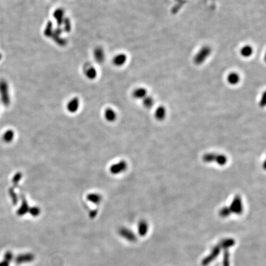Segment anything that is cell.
Segmentation results:
<instances>
[{"label":"cell","instance_id":"obj_10","mask_svg":"<svg viewBox=\"0 0 266 266\" xmlns=\"http://www.w3.org/2000/svg\"><path fill=\"white\" fill-rule=\"evenodd\" d=\"M120 234L123 237L127 240H129L131 242H134L136 240V237L135 234L132 232V231H131L129 229L124 227L121 228L120 230Z\"/></svg>","mask_w":266,"mask_h":266},{"label":"cell","instance_id":"obj_23","mask_svg":"<svg viewBox=\"0 0 266 266\" xmlns=\"http://www.w3.org/2000/svg\"><path fill=\"white\" fill-rule=\"evenodd\" d=\"M32 259V256L30 254L20 255L16 258V262L19 264L28 262Z\"/></svg>","mask_w":266,"mask_h":266},{"label":"cell","instance_id":"obj_9","mask_svg":"<svg viewBox=\"0 0 266 266\" xmlns=\"http://www.w3.org/2000/svg\"><path fill=\"white\" fill-rule=\"evenodd\" d=\"M132 97L135 99H143L147 96V91L144 87H138L133 91Z\"/></svg>","mask_w":266,"mask_h":266},{"label":"cell","instance_id":"obj_18","mask_svg":"<svg viewBox=\"0 0 266 266\" xmlns=\"http://www.w3.org/2000/svg\"><path fill=\"white\" fill-rule=\"evenodd\" d=\"M14 138V132L13 130L9 129L6 131L3 136V140L6 143H9L12 142Z\"/></svg>","mask_w":266,"mask_h":266},{"label":"cell","instance_id":"obj_28","mask_svg":"<svg viewBox=\"0 0 266 266\" xmlns=\"http://www.w3.org/2000/svg\"><path fill=\"white\" fill-rule=\"evenodd\" d=\"M13 257V255L12 253L10 252V251H8V252H6V253H5V257H4L5 260H6V261H8V262H9L12 260Z\"/></svg>","mask_w":266,"mask_h":266},{"label":"cell","instance_id":"obj_4","mask_svg":"<svg viewBox=\"0 0 266 266\" xmlns=\"http://www.w3.org/2000/svg\"><path fill=\"white\" fill-rule=\"evenodd\" d=\"M0 96H1V100L3 105L8 106L11 102L9 94V87L8 83L4 79L0 81Z\"/></svg>","mask_w":266,"mask_h":266},{"label":"cell","instance_id":"obj_13","mask_svg":"<svg viewBox=\"0 0 266 266\" xmlns=\"http://www.w3.org/2000/svg\"><path fill=\"white\" fill-rule=\"evenodd\" d=\"M138 232L141 236H145L149 230V224L145 220H141L138 224Z\"/></svg>","mask_w":266,"mask_h":266},{"label":"cell","instance_id":"obj_25","mask_svg":"<svg viewBox=\"0 0 266 266\" xmlns=\"http://www.w3.org/2000/svg\"><path fill=\"white\" fill-rule=\"evenodd\" d=\"M223 266H230V262H229V252H228V249H225L224 253Z\"/></svg>","mask_w":266,"mask_h":266},{"label":"cell","instance_id":"obj_1","mask_svg":"<svg viewBox=\"0 0 266 266\" xmlns=\"http://www.w3.org/2000/svg\"><path fill=\"white\" fill-rule=\"evenodd\" d=\"M202 160L206 163L214 162L220 166H225L228 162L227 157L223 153H206L202 157Z\"/></svg>","mask_w":266,"mask_h":266},{"label":"cell","instance_id":"obj_2","mask_svg":"<svg viewBox=\"0 0 266 266\" xmlns=\"http://www.w3.org/2000/svg\"><path fill=\"white\" fill-rule=\"evenodd\" d=\"M212 52L211 48L209 46H203L194 57V62L196 65H201L209 57Z\"/></svg>","mask_w":266,"mask_h":266},{"label":"cell","instance_id":"obj_30","mask_svg":"<svg viewBox=\"0 0 266 266\" xmlns=\"http://www.w3.org/2000/svg\"><path fill=\"white\" fill-rule=\"evenodd\" d=\"M259 105L260 107H264L265 105V93H264L262 96L260 100Z\"/></svg>","mask_w":266,"mask_h":266},{"label":"cell","instance_id":"obj_32","mask_svg":"<svg viewBox=\"0 0 266 266\" xmlns=\"http://www.w3.org/2000/svg\"><path fill=\"white\" fill-rule=\"evenodd\" d=\"M9 262L4 260L2 262H0V266H9Z\"/></svg>","mask_w":266,"mask_h":266},{"label":"cell","instance_id":"obj_17","mask_svg":"<svg viewBox=\"0 0 266 266\" xmlns=\"http://www.w3.org/2000/svg\"><path fill=\"white\" fill-rule=\"evenodd\" d=\"M94 58L98 62H102L105 59V54L104 50L101 48H98L94 50Z\"/></svg>","mask_w":266,"mask_h":266},{"label":"cell","instance_id":"obj_7","mask_svg":"<svg viewBox=\"0 0 266 266\" xmlns=\"http://www.w3.org/2000/svg\"><path fill=\"white\" fill-rule=\"evenodd\" d=\"M154 116H155V118L157 120H158L159 121H163L166 116V108L163 105L158 106L155 111Z\"/></svg>","mask_w":266,"mask_h":266},{"label":"cell","instance_id":"obj_26","mask_svg":"<svg viewBox=\"0 0 266 266\" xmlns=\"http://www.w3.org/2000/svg\"><path fill=\"white\" fill-rule=\"evenodd\" d=\"M63 15H64V11L62 9H58L54 14V17H55V18L57 21H59L60 23H62V18L63 17Z\"/></svg>","mask_w":266,"mask_h":266},{"label":"cell","instance_id":"obj_11","mask_svg":"<svg viewBox=\"0 0 266 266\" xmlns=\"http://www.w3.org/2000/svg\"><path fill=\"white\" fill-rule=\"evenodd\" d=\"M227 81L231 85H237L240 81V76L237 72H231L227 76Z\"/></svg>","mask_w":266,"mask_h":266},{"label":"cell","instance_id":"obj_16","mask_svg":"<svg viewBox=\"0 0 266 266\" xmlns=\"http://www.w3.org/2000/svg\"><path fill=\"white\" fill-rule=\"evenodd\" d=\"M235 244V241L233 238H226L222 241H220L219 245L221 248H224V249H228L229 248L232 247Z\"/></svg>","mask_w":266,"mask_h":266},{"label":"cell","instance_id":"obj_8","mask_svg":"<svg viewBox=\"0 0 266 266\" xmlns=\"http://www.w3.org/2000/svg\"><path fill=\"white\" fill-rule=\"evenodd\" d=\"M79 107V101L77 98L72 99L67 104V109L70 113L76 112Z\"/></svg>","mask_w":266,"mask_h":266},{"label":"cell","instance_id":"obj_31","mask_svg":"<svg viewBox=\"0 0 266 266\" xmlns=\"http://www.w3.org/2000/svg\"><path fill=\"white\" fill-rule=\"evenodd\" d=\"M30 213L33 215V216H36L37 214H39V209L37 208H31L30 209Z\"/></svg>","mask_w":266,"mask_h":266},{"label":"cell","instance_id":"obj_3","mask_svg":"<svg viewBox=\"0 0 266 266\" xmlns=\"http://www.w3.org/2000/svg\"><path fill=\"white\" fill-rule=\"evenodd\" d=\"M229 207L232 214L236 215L242 214L244 208L243 200L241 196L239 195H235Z\"/></svg>","mask_w":266,"mask_h":266},{"label":"cell","instance_id":"obj_19","mask_svg":"<svg viewBox=\"0 0 266 266\" xmlns=\"http://www.w3.org/2000/svg\"><path fill=\"white\" fill-rule=\"evenodd\" d=\"M86 77L90 79H94L97 76V71L93 67H89L85 72Z\"/></svg>","mask_w":266,"mask_h":266},{"label":"cell","instance_id":"obj_6","mask_svg":"<svg viewBox=\"0 0 266 266\" xmlns=\"http://www.w3.org/2000/svg\"><path fill=\"white\" fill-rule=\"evenodd\" d=\"M127 168V164L125 161H120L115 164H113L110 168V171L113 174H120L124 172Z\"/></svg>","mask_w":266,"mask_h":266},{"label":"cell","instance_id":"obj_29","mask_svg":"<svg viewBox=\"0 0 266 266\" xmlns=\"http://www.w3.org/2000/svg\"><path fill=\"white\" fill-rule=\"evenodd\" d=\"M21 177H22V175H21L20 173H17V174H16L14 175V178H13V183H14L15 184H17L18 183V182L20 180Z\"/></svg>","mask_w":266,"mask_h":266},{"label":"cell","instance_id":"obj_33","mask_svg":"<svg viewBox=\"0 0 266 266\" xmlns=\"http://www.w3.org/2000/svg\"><path fill=\"white\" fill-rule=\"evenodd\" d=\"M2 55L1 53H0V60L2 59Z\"/></svg>","mask_w":266,"mask_h":266},{"label":"cell","instance_id":"obj_20","mask_svg":"<svg viewBox=\"0 0 266 266\" xmlns=\"http://www.w3.org/2000/svg\"><path fill=\"white\" fill-rule=\"evenodd\" d=\"M142 104L146 109H151L155 104V101L152 97L147 96L142 99Z\"/></svg>","mask_w":266,"mask_h":266},{"label":"cell","instance_id":"obj_21","mask_svg":"<svg viewBox=\"0 0 266 266\" xmlns=\"http://www.w3.org/2000/svg\"><path fill=\"white\" fill-rule=\"evenodd\" d=\"M231 214H232V213H231V211L229 209V206H223V208H221L220 209V210L219 211V215L220 217L226 218V217H228L229 216H230Z\"/></svg>","mask_w":266,"mask_h":266},{"label":"cell","instance_id":"obj_5","mask_svg":"<svg viewBox=\"0 0 266 266\" xmlns=\"http://www.w3.org/2000/svg\"><path fill=\"white\" fill-rule=\"evenodd\" d=\"M220 249L221 248L219 245L215 246L213 248L211 252L202 260L201 265L203 266H206L209 265L211 262H212L219 256L220 251Z\"/></svg>","mask_w":266,"mask_h":266},{"label":"cell","instance_id":"obj_22","mask_svg":"<svg viewBox=\"0 0 266 266\" xmlns=\"http://www.w3.org/2000/svg\"><path fill=\"white\" fill-rule=\"evenodd\" d=\"M87 199L93 203L98 204L102 200V197L97 194H91L87 196Z\"/></svg>","mask_w":266,"mask_h":266},{"label":"cell","instance_id":"obj_27","mask_svg":"<svg viewBox=\"0 0 266 266\" xmlns=\"http://www.w3.org/2000/svg\"><path fill=\"white\" fill-rule=\"evenodd\" d=\"M9 194L12 198V200L13 201L14 204H16L17 201V195L15 194L14 190L13 189H10L9 190Z\"/></svg>","mask_w":266,"mask_h":266},{"label":"cell","instance_id":"obj_24","mask_svg":"<svg viewBox=\"0 0 266 266\" xmlns=\"http://www.w3.org/2000/svg\"><path fill=\"white\" fill-rule=\"evenodd\" d=\"M28 210V205L27 201H25V199H23V201H22V205L21 206V207L18 209L17 211V214L19 216H22L24 214H25L27 211Z\"/></svg>","mask_w":266,"mask_h":266},{"label":"cell","instance_id":"obj_12","mask_svg":"<svg viewBox=\"0 0 266 266\" xmlns=\"http://www.w3.org/2000/svg\"><path fill=\"white\" fill-rule=\"evenodd\" d=\"M127 61V56L125 54H118L113 59V64L117 67L123 66Z\"/></svg>","mask_w":266,"mask_h":266},{"label":"cell","instance_id":"obj_15","mask_svg":"<svg viewBox=\"0 0 266 266\" xmlns=\"http://www.w3.org/2000/svg\"><path fill=\"white\" fill-rule=\"evenodd\" d=\"M104 117L107 121L113 122L116 119V113L112 109L108 108L105 110Z\"/></svg>","mask_w":266,"mask_h":266},{"label":"cell","instance_id":"obj_14","mask_svg":"<svg viewBox=\"0 0 266 266\" xmlns=\"http://www.w3.org/2000/svg\"><path fill=\"white\" fill-rule=\"evenodd\" d=\"M253 52H254V50L251 46L245 45L240 49V54L243 57L248 58L253 55Z\"/></svg>","mask_w":266,"mask_h":266}]
</instances>
